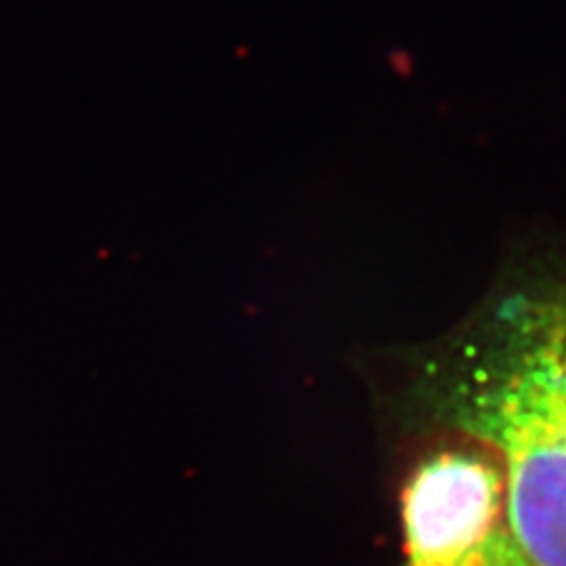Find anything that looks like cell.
I'll list each match as a JSON object with an SVG mask.
<instances>
[{
    "mask_svg": "<svg viewBox=\"0 0 566 566\" xmlns=\"http://www.w3.org/2000/svg\"><path fill=\"white\" fill-rule=\"evenodd\" d=\"M512 289L517 291L566 395V276H528Z\"/></svg>",
    "mask_w": 566,
    "mask_h": 566,
    "instance_id": "3957f363",
    "label": "cell"
},
{
    "mask_svg": "<svg viewBox=\"0 0 566 566\" xmlns=\"http://www.w3.org/2000/svg\"><path fill=\"white\" fill-rule=\"evenodd\" d=\"M413 399L439 432L499 460L524 562L566 566V395L515 289L424 354Z\"/></svg>",
    "mask_w": 566,
    "mask_h": 566,
    "instance_id": "6da1fadb",
    "label": "cell"
},
{
    "mask_svg": "<svg viewBox=\"0 0 566 566\" xmlns=\"http://www.w3.org/2000/svg\"><path fill=\"white\" fill-rule=\"evenodd\" d=\"M474 566H528V564L520 555L515 541H512L510 531L505 528L503 534L491 543V547L484 553V557L476 562Z\"/></svg>",
    "mask_w": 566,
    "mask_h": 566,
    "instance_id": "277c9868",
    "label": "cell"
},
{
    "mask_svg": "<svg viewBox=\"0 0 566 566\" xmlns=\"http://www.w3.org/2000/svg\"><path fill=\"white\" fill-rule=\"evenodd\" d=\"M399 505L406 566H474L507 528L503 470L468 439L424 453Z\"/></svg>",
    "mask_w": 566,
    "mask_h": 566,
    "instance_id": "7a4b0ae2",
    "label": "cell"
}]
</instances>
